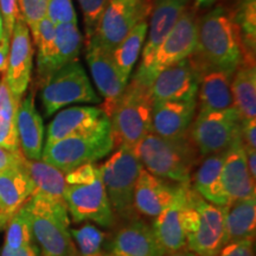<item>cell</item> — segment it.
<instances>
[{"label":"cell","instance_id":"35","mask_svg":"<svg viewBox=\"0 0 256 256\" xmlns=\"http://www.w3.org/2000/svg\"><path fill=\"white\" fill-rule=\"evenodd\" d=\"M34 243L31 226L23 208L18 210L6 223L5 246L10 249H19Z\"/></svg>","mask_w":256,"mask_h":256},{"label":"cell","instance_id":"45","mask_svg":"<svg viewBox=\"0 0 256 256\" xmlns=\"http://www.w3.org/2000/svg\"><path fill=\"white\" fill-rule=\"evenodd\" d=\"M0 256H40V248L34 243H31L26 247L14 250V249H10L4 244L2 252H0Z\"/></svg>","mask_w":256,"mask_h":256},{"label":"cell","instance_id":"28","mask_svg":"<svg viewBox=\"0 0 256 256\" xmlns=\"http://www.w3.org/2000/svg\"><path fill=\"white\" fill-rule=\"evenodd\" d=\"M234 108L241 121L256 119V66L255 62L242 60L232 75Z\"/></svg>","mask_w":256,"mask_h":256},{"label":"cell","instance_id":"11","mask_svg":"<svg viewBox=\"0 0 256 256\" xmlns=\"http://www.w3.org/2000/svg\"><path fill=\"white\" fill-rule=\"evenodd\" d=\"M153 0H110L88 43L113 52L132 28L151 14Z\"/></svg>","mask_w":256,"mask_h":256},{"label":"cell","instance_id":"9","mask_svg":"<svg viewBox=\"0 0 256 256\" xmlns=\"http://www.w3.org/2000/svg\"><path fill=\"white\" fill-rule=\"evenodd\" d=\"M40 98L46 116L72 104H101L78 60L66 64L43 83Z\"/></svg>","mask_w":256,"mask_h":256},{"label":"cell","instance_id":"36","mask_svg":"<svg viewBox=\"0 0 256 256\" xmlns=\"http://www.w3.org/2000/svg\"><path fill=\"white\" fill-rule=\"evenodd\" d=\"M20 11V17L31 30L34 40L37 36L38 25L44 18H46L48 2L49 0H17Z\"/></svg>","mask_w":256,"mask_h":256},{"label":"cell","instance_id":"33","mask_svg":"<svg viewBox=\"0 0 256 256\" xmlns=\"http://www.w3.org/2000/svg\"><path fill=\"white\" fill-rule=\"evenodd\" d=\"M80 256H108L112 236L94 224L87 223L78 229H69Z\"/></svg>","mask_w":256,"mask_h":256},{"label":"cell","instance_id":"3","mask_svg":"<svg viewBox=\"0 0 256 256\" xmlns=\"http://www.w3.org/2000/svg\"><path fill=\"white\" fill-rule=\"evenodd\" d=\"M133 152L150 174L178 184L191 183L200 156L188 133L180 139H165L151 132L133 147Z\"/></svg>","mask_w":256,"mask_h":256},{"label":"cell","instance_id":"30","mask_svg":"<svg viewBox=\"0 0 256 256\" xmlns=\"http://www.w3.org/2000/svg\"><path fill=\"white\" fill-rule=\"evenodd\" d=\"M82 40L78 23L56 25L55 50L48 70V78L66 64L78 60L82 49Z\"/></svg>","mask_w":256,"mask_h":256},{"label":"cell","instance_id":"6","mask_svg":"<svg viewBox=\"0 0 256 256\" xmlns=\"http://www.w3.org/2000/svg\"><path fill=\"white\" fill-rule=\"evenodd\" d=\"M226 206H218L200 197L188 186L185 210L186 248L198 256H217L224 242Z\"/></svg>","mask_w":256,"mask_h":256},{"label":"cell","instance_id":"43","mask_svg":"<svg viewBox=\"0 0 256 256\" xmlns=\"http://www.w3.org/2000/svg\"><path fill=\"white\" fill-rule=\"evenodd\" d=\"M25 156L20 152H10L0 146V172L22 168Z\"/></svg>","mask_w":256,"mask_h":256},{"label":"cell","instance_id":"19","mask_svg":"<svg viewBox=\"0 0 256 256\" xmlns=\"http://www.w3.org/2000/svg\"><path fill=\"white\" fill-rule=\"evenodd\" d=\"M220 177L229 206L234 202L256 197V180L249 174L241 138L235 140L232 145L224 152Z\"/></svg>","mask_w":256,"mask_h":256},{"label":"cell","instance_id":"38","mask_svg":"<svg viewBox=\"0 0 256 256\" xmlns=\"http://www.w3.org/2000/svg\"><path fill=\"white\" fill-rule=\"evenodd\" d=\"M46 18L55 25L78 23V14L72 0H49Z\"/></svg>","mask_w":256,"mask_h":256},{"label":"cell","instance_id":"25","mask_svg":"<svg viewBox=\"0 0 256 256\" xmlns=\"http://www.w3.org/2000/svg\"><path fill=\"white\" fill-rule=\"evenodd\" d=\"M22 168L28 176L32 185L34 194L46 198L56 206L66 208L64 200L66 190V174L55 166L48 164L44 160H28L24 158Z\"/></svg>","mask_w":256,"mask_h":256},{"label":"cell","instance_id":"17","mask_svg":"<svg viewBox=\"0 0 256 256\" xmlns=\"http://www.w3.org/2000/svg\"><path fill=\"white\" fill-rule=\"evenodd\" d=\"M190 0H156L153 4L150 23H147V40L142 48V60L136 75L148 69L156 48L186 11Z\"/></svg>","mask_w":256,"mask_h":256},{"label":"cell","instance_id":"44","mask_svg":"<svg viewBox=\"0 0 256 256\" xmlns=\"http://www.w3.org/2000/svg\"><path fill=\"white\" fill-rule=\"evenodd\" d=\"M256 119L244 120L241 122V140L243 145L256 150Z\"/></svg>","mask_w":256,"mask_h":256},{"label":"cell","instance_id":"27","mask_svg":"<svg viewBox=\"0 0 256 256\" xmlns=\"http://www.w3.org/2000/svg\"><path fill=\"white\" fill-rule=\"evenodd\" d=\"M32 194L34 185L23 168L0 172V218L8 223L26 204Z\"/></svg>","mask_w":256,"mask_h":256},{"label":"cell","instance_id":"51","mask_svg":"<svg viewBox=\"0 0 256 256\" xmlns=\"http://www.w3.org/2000/svg\"><path fill=\"white\" fill-rule=\"evenodd\" d=\"M6 226V222H5V220L0 218V229H2V226Z\"/></svg>","mask_w":256,"mask_h":256},{"label":"cell","instance_id":"21","mask_svg":"<svg viewBox=\"0 0 256 256\" xmlns=\"http://www.w3.org/2000/svg\"><path fill=\"white\" fill-rule=\"evenodd\" d=\"M108 256H164L156 243L152 228L136 218L128 220L112 236Z\"/></svg>","mask_w":256,"mask_h":256},{"label":"cell","instance_id":"46","mask_svg":"<svg viewBox=\"0 0 256 256\" xmlns=\"http://www.w3.org/2000/svg\"><path fill=\"white\" fill-rule=\"evenodd\" d=\"M243 147H244L246 162H247L249 174H250L252 178L256 180V150L249 148V147H246L244 145H243Z\"/></svg>","mask_w":256,"mask_h":256},{"label":"cell","instance_id":"12","mask_svg":"<svg viewBox=\"0 0 256 256\" xmlns=\"http://www.w3.org/2000/svg\"><path fill=\"white\" fill-rule=\"evenodd\" d=\"M198 19L196 10L188 8L165 40L156 48L148 69L142 75H134L133 78L150 86L156 74L162 69L191 56L197 44Z\"/></svg>","mask_w":256,"mask_h":256},{"label":"cell","instance_id":"49","mask_svg":"<svg viewBox=\"0 0 256 256\" xmlns=\"http://www.w3.org/2000/svg\"><path fill=\"white\" fill-rule=\"evenodd\" d=\"M165 256H198L196 252H191L190 249H188L186 247L179 249L177 252H170V254L165 255Z\"/></svg>","mask_w":256,"mask_h":256},{"label":"cell","instance_id":"47","mask_svg":"<svg viewBox=\"0 0 256 256\" xmlns=\"http://www.w3.org/2000/svg\"><path fill=\"white\" fill-rule=\"evenodd\" d=\"M10 52V40L0 42V72L5 74L8 69V60Z\"/></svg>","mask_w":256,"mask_h":256},{"label":"cell","instance_id":"39","mask_svg":"<svg viewBox=\"0 0 256 256\" xmlns=\"http://www.w3.org/2000/svg\"><path fill=\"white\" fill-rule=\"evenodd\" d=\"M22 101L16 98L4 76L0 80V116L8 120H14L17 116V110Z\"/></svg>","mask_w":256,"mask_h":256},{"label":"cell","instance_id":"42","mask_svg":"<svg viewBox=\"0 0 256 256\" xmlns=\"http://www.w3.org/2000/svg\"><path fill=\"white\" fill-rule=\"evenodd\" d=\"M0 14L2 16L6 34L11 38L16 20L19 16L17 0H0Z\"/></svg>","mask_w":256,"mask_h":256},{"label":"cell","instance_id":"41","mask_svg":"<svg viewBox=\"0 0 256 256\" xmlns=\"http://www.w3.org/2000/svg\"><path fill=\"white\" fill-rule=\"evenodd\" d=\"M217 256H255L254 240H241L226 243Z\"/></svg>","mask_w":256,"mask_h":256},{"label":"cell","instance_id":"48","mask_svg":"<svg viewBox=\"0 0 256 256\" xmlns=\"http://www.w3.org/2000/svg\"><path fill=\"white\" fill-rule=\"evenodd\" d=\"M220 2H222V0H194V4L197 8H206L216 5Z\"/></svg>","mask_w":256,"mask_h":256},{"label":"cell","instance_id":"2","mask_svg":"<svg viewBox=\"0 0 256 256\" xmlns=\"http://www.w3.org/2000/svg\"><path fill=\"white\" fill-rule=\"evenodd\" d=\"M64 200L74 222H94L104 228H112L116 223L100 168L95 162L81 165L66 174Z\"/></svg>","mask_w":256,"mask_h":256},{"label":"cell","instance_id":"4","mask_svg":"<svg viewBox=\"0 0 256 256\" xmlns=\"http://www.w3.org/2000/svg\"><path fill=\"white\" fill-rule=\"evenodd\" d=\"M153 98L150 86L132 78L110 115L114 150H133L144 136L152 132Z\"/></svg>","mask_w":256,"mask_h":256},{"label":"cell","instance_id":"23","mask_svg":"<svg viewBox=\"0 0 256 256\" xmlns=\"http://www.w3.org/2000/svg\"><path fill=\"white\" fill-rule=\"evenodd\" d=\"M19 145L28 160L42 159L44 142V124L34 104V94L30 92L19 104L16 116Z\"/></svg>","mask_w":256,"mask_h":256},{"label":"cell","instance_id":"22","mask_svg":"<svg viewBox=\"0 0 256 256\" xmlns=\"http://www.w3.org/2000/svg\"><path fill=\"white\" fill-rule=\"evenodd\" d=\"M198 72V113L234 108L232 80L235 72L223 69H202Z\"/></svg>","mask_w":256,"mask_h":256},{"label":"cell","instance_id":"24","mask_svg":"<svg viewBox=\"0 0 256 256\" xmlns=\"http://www.w3.org/2000/svg\"><path fill=\"white\" fill-rule=\"evenodd\" d=\"M174 191V185L142 168L134 188V209L136 214L156 218L170 204Z\"/></svg>","mask_w":256,"mask_h":256},{"label":"cell","instance_id":"32","mask_svg":"<svg viewBox=\"0 0 256 256\" xmlns=\"http://www.w3.org/2000/svg\"><path fill=\"white\" fill-rule=\"evenodd\" d=\"M234 22L241 38L242 60L255 62L256 51V0H241L232 12Z\"/></svg>","mask_w":256,"mask_h":256},{"label":"cell","instance_id":"34","mask_svg":"<svg viewBox=\"0 0 256 256\" xmlns=\"http://www.w3.org/2000/svg\"><path fill=\"white\" fill-rule=\"evenodd\" d=\"M55 32L56 25L48 18H44L38 25L37 36L34 40L38 48L37 68L38 78L42 83L46 82L48 78V70L55 50Z\"/></svg>","mask_w":256,"mask_h":256},{"label":"cell","instance_id":"7","mask_svg":"<svg viewBox=\"0 0 256 256\" xmlns=\"http://www.w3.org/2000/svg\"><path fill=\"white\" fill-rule=\"evenodd\" d=\"M98 168L115 217L127 222L136 220L134 188L144 166L134 154L133 150L118 147L113 154Z\"/></svg>","mask_w":256,"mask_h":256},{"label":"cell","instance_id":"29","mask_svg":"<svg viewBox=\"0 0 256 256\" xmlns=\"http://www.w3.org/2000/svg\"><path fill=\"white\" fill-rule=\"evenodd\" d=\"M256 232V197L234 202L226 206L224 242L254 240Z\"/></svg>","mask_w":256,"mask_h":256},{"label":"cell","instance_id":"15","mask_svg":"<svg viewBox=\"0 0 256 256\" xmlns=\"http://www.w3.org/2000/svg\"><path fill=\"white\" fill-rule=\"evenodd\" d=\"M87 58L92 81L104 98L101 110L110 118L115 104L124 94L128 82L121 75L114 62L112 52H108L92 43L87 44Z\"/></svg>","mask_w":256,"mask_h":256},{"label":"cell","instance_id":"50","mask_svg":"<svg viewBox=\"0 0 256 256\" xmlns=\"http://www.w3.org/2000/svg\"><path fill=\"white\" fill-rule=\"evenodd\" d=\"M4 40H10L8 34H6L5 26H4V20H2V16L0 14V42H2Z\"/></svg>","mask_w":256,"mask_h":256},{"label":"cell","instance_id":"8","mask_svg":"<svg viewBox=\"0 0 256 256\" xmlns=\"http://www.w3.org/2000/svg\"><path fill=\"white\" fill-rule=\"evenodd\" d=\"M113 150L114 142L110 124L94 132L69 136L46 145L42 152V160L68 174L78 166L104 158Z\"/></svg>","mask_w":256,"mask_h":256},{"label":"cell","instance_id":"1","mask_svg":"<svg viewBox=\"0 0 256 256\" xmlns=\"http://www.w3.org/2000/svg\"><path fill=\"white\" fill-rule=\"evenodd\" d=\"M188 57L198 72L223 69L234 72L238 69L243 51L232 12L218 5L198 19L196 49Z\"/></svg>","mask_w":256,"mask_h":256},{"label":"cell","instance_id":"18","mask_svg":"<svg viewBox=\"0 0 256 256\" xmlns=\"http://www.w3.org/2000/svg\"><path fill=\"white\" fill-rule=\"evenodd\" d=\"M110 118L101 107L78 106L60 112L51 121L46 132V145H50L66 138L94 132L110 124Z\"/></svg>","mask_w":256,"mask_h":256},{"label":"cell","instance_id":"16","mask_svg":"<svg viewBox=\"0 0 256 256\" xmlns=\"http://www.w3.org/2000/svg\"><path fill=\"white\" fill-rule=\"evenodd\" d=\"M10 40L11 44L8 69L4 78L14 98L22 101V98L30 84L34 48L31 44L30 31L20 16H18L16 20L14 32Z\"/></svg>","mask_w":256,"mask_h":256},{"label":"cell","instance_id":"10","mask_svg":"<svg viewBox=\"0 0 256 256\" xmlns=\"http://www.w3.org/2000/svg\"><path fill=\"white\" fill-rule=\"evenodd\" d=\"M241 119L235 108L198 113L188 128V138L200 158L223 153L241 138Z\"/></svg>","mask_w":256,"mask_h":256},{"label":"cell","instance_id":"5","mask_svg":"<svg viewBox=\"0 0 256 256\" xmlns=\"http://www.w3.org/2000/svg\"><path fill=\"white\" fill-rule=\"evenodd\" d=\"M40 256H80L70 235L68 209L32 194L23 206Z\"/></svg>","mask_w":256,"mask_h":256},{"label":"cell","instance_id":"31","mask_svg":"<svg viewBox=\"0 0 256 256\" xmlns=\"http://www.w3.org/2000/svg\"><path fill=\"white\" fill-rule=\"evenodd\" d=\"M146 36L147 20L145 19L138 23L112 52L118 69L127 81H130V74L145 44Z\"/></svg>","mask_w":256,"mask_h":256},{"label":"cell","instance_id":"20","mask_svg":"<svg viewBox=\"0 0 256 256\" xmlns=\"http://www.w3.org/2000/svg\"><path fill=\"white\" fill-rule=\"evenodd\" d=\"M196 110L197 100L153 102L152 133L165 139L188 136Z\"/></svg>","mask_w":256,"mask_h":256},{"label":"cell","instance_id":"13","mask_svg":"<svg viewBox=\"0 0 256 256\" xmlns=\"http://www.w3.org/2000/svg\"><path fill=\"white\" fill-rule=\"evenodd\" d=\"M191 183L176 184L170 204L154 218L152 232L162 254L177 252L186 247L185 232V210L188 203V190Z\"/></svg>","mask_w":256,"mask_h":256},{"label":"cell","instance_id":"37","mask_svg":"<svg viewBox=\"0 0 256 256\" xmlns=\"http://www.w3.org/2000/svg\"><path fill=\"white\" fill-rule=\"evenodd\" d=\"M81 6L84 22V31L87 42L94 36L101 16L107 8L110 0H78Z\"/></svg>","mask_w":256,"mask_h":256},{"label":"cell","instance_id":"14","mask_svg":"<svg viewBox=\"0 0 256 256\" xmlns=\"http://www.w3.org/2000/svg\"><path fill=\"white\" fill-rule=\"evenodd\" d=\"M200 72L190 57L156 74L150 84L153 102L197 100Z\"/></svg>","mask_w":256,"mask_h":256},{"label":"cell","instance_id":"26","mask_svg":"<svg viewBox=\"0 0 256 256\" xmlns=\"http://www.w3.org/2000/svg\"><path fill=\"white\" fill-rule=\"evenodd\" d=\"M224 162V152L208 156L203 158L200 168L191 176L194 190L203 197L218 206H228L229 200L226 198L222 184V166Z\"/></svg>","mask_w":256,"mask_h":256},{"label":"cell","instance_id":"40","mask_svg":"<svg viewBox=\"0 0 256 256\" xmlns=\"http://www.w3.org/2000/svg\"><path fill=\"white\" fill-rule=\"evenodd\" d=\"M0 146L10 152H20L14 120H8L0 116Z\"/></svg>","mask_w":256,"mask_h":256}]
</instances>
